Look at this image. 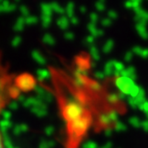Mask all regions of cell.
<instances>
[{"mask_svg": "<svg viewBox=\"0 0 148 148\" xmlns=\"http://www.w3.org/2000/svg\"><path fill=\"white\" fill-rule=\"evenodd\" d=\"M14 95H16V93L14 92V87H12L11 83L7 78L0 76V115ZM0 148H5L1 127H0Z\"/></svg>", "mask_w": 148, "mask_h": 148, "instance_id": "cell-1", "label": "cell"}]
</instances>
